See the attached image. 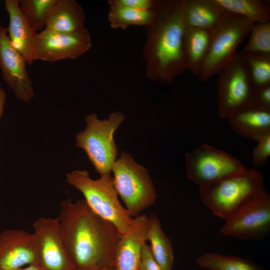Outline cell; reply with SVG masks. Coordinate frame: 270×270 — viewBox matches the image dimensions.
<instances>
[{
	"label": "cell",
	"mask_w": 270,
	"mask_h": 270,
	"mask_svg": "<svg viewBox=\"0 0 270 270\" xmlns=\"http://www.w3.org/2000/svg\"><path fill=\"white\" fill-rule=\"evenodd\" d=\"M124 119L121 112L112 113L108 119L102 120L94 113L87 114L85 128L75 136L76 146L85 152L100 176L112 172L118 156L114 134Z\"/></svg>",
	"instance_id": "5b68a950"
},
{
	"label": "cell",
	"mask_w": 270,
	"mask_h": 270,
	"mask_svg": "<svg viewBox=\"0 0 270 270\" xmlns=\"http://www.w3.org/2000/svg\"><path fill=\"white\" fill-rule=\"evenodd\" d=\"M24 58L12 45L7 29L0 22V68L4 80L20 101L28 102L34 96L32 80Z\"/></svg>",
	"instance_id": "4fadbf2b"
},
{
	"label": "cell",
	"mask_w": 270,
	"mask_h": 270,
	"mask_svg": "<svg viewBox=\"0 0 270 270\" xmlns=\"http://www.w3.org/2000/svg\"><path fill=\"white\" fill-rule=\"evenodd\" d=\"M196 262L210 270H266L248 259L214 252L200 256Z\"/></svg>",
	"instance_id": "cb8c5ba5"
},
{
	"label": "cell",
	"mask_w": 270,
	"mask_h": 270,
	"mask_svg": "<svg viewBox=\"0 0 270 270\" xmlns=\"http://www.w3.org/2000/svg\"><path fill=\"white\" fill-rule=\"evenodd\" d=\"M113 270L112 268H94V269H90V270Z\"/></svg>",
	"instance_id": "836d02e7"
},
{
	"label": "cell",
	"mask_w": 270,
	"mask_h": 270,
	"mask_svg": "<svg viewBox=\"0 0 270 270\" xmlns=\"http://www.w3.org/2000/svg\"><path fill=\"white\" fill-rule=\"evenodd\" d=\"M270 156V133L258 141L252 153V164L256 166L263 165Z\"/></svg>",
	"instance_id": "83f0119b"
},
{
	"label": "cell",
	"mask_w": 270,
	"mask_h": 270,
	"mask_svg": "<svg viewBox=\"0 0 270 270\" xmlns=\"http://www.w3.org/2000/svg\"><path fill=\"white\" fill-rule=\"evenodd\" d=\"M226 119L234 131L248 139L258 142L270 133V109L250 104L235 111Z\"/></svg>",
	"instance_id": "2e32d148"
},
{
	"label": "cell",
	"mask_w": 270,
	"mask_h": 270,
	"mask_svg": "<svg viewBox=\"0 0 270 270\" xmlns=\"http://www.w3.org/2000/svg\"><path fill=\"white\" fill-rule=\"evenodd\" d=\"M140 270H162L152 256L147 243L144 244L142 248Z\"/></svg>",
	"instance_id": "4dcf8cb0"
},
{
	"label": "cell",
	"mask_w": 270,
	"mask_h": 270,
	"mask_svg": "<svg viewBox=\"0 0 270 270\" xmlns=\"http://www.w3.org/2000/svg\"><path fill=\"white\" fill-rule=\"evenodd\" d=\"M6 94L2 87H0V120L3 114L4 105L6 101Z\"/></svg>",
	"instance_id": "1f68e13d"
},
{
	"label": "cell",
	"mask_w": 270,
	"mask_h": 270,
	"mask_svg": "<svg viewBox=\"0 0 270 270\" xmlns=\"http://www.w3.org/2000/svg\"><path fill=\"white\" fill-rule=\"evenodd\" d=\"M252 104L270 109V85L256 90Z\"/></svg>",
	"instance_id": "f546056e"
},
{
	"label": "cell",
	"mask_w": 270,
	"mask_h": 270,
	"mask_svg": "<svg viewBox=\"0 0 270 270\" xmlns=\"http://www.w3.org/2000/svg\"><path fill=\"white\" fill-rule=\"evenodd\" d=\"M185 0H156L146 26L143 50L146 74L150 80L168 84L186 70L183 44L187 28Z\"/></svg>",
	"instance_id": "7a4b0ae2"
},
{
	"label": "cell",
	"mask_w": 270,
	"mask_h": 270,
	"mask_svg": "<svg viewBox=\"0 0 270 270\" xmlns=\"http://www.w3.org/2000/svg\"><path fill=\"white\" fill-rule=\"evenodd\" d=\"M38 265L42 270H76L64 248L58 218L42 217L33 224Z\"/></svg>",
	"instance_id": "7c38bea8"
},
{
	"label": "cell",
	"mask_w": 270,
	"mask_h": 270,
	"mask_svg": "<svg viewBox=\"0 0 270 270\" xmlns=\"http://www.w3.org/2000/svg\"><path fill=\"white\" fill-rule=\"evenodd\" d=\"M57 218L62 240L77 270L112 268L121 234L110 222L94 212L84 200H63Z\"/></svg>",
	"instance_id": "6da1fadb"
},
{
	"label": "cell",
	"mask_w": 270,
	"mask_h": 270,
	"mask_svg": "<svg viewBox=\"0 0 270 270\" xmlns=\"http://www.w3.org/2000/svg\"><path fill=\"white\" fill-rule=\"evenodd\" d=\"M249 34V40L242 52L270 54V22L252 24Z\"/></svg>",
	"instance_id": "4316f807"
},
{
	"label": "cell",
	"mask_w": 270,
	"mask_h": 270,
	"mask_svg": "<svg viewBox=\"0 0 270 270\" xmlns=\"http://www.w3.org/2000/svg\"><path fill=\"white\" fill-rule=\"evenodd\" d=\"M66 176L67 183L82 194L93 212L112 223L121 235L128 231L134 218L120 202L110 174L93 179L88 170H75Z\"/></svg>",
	"instance_id": "277c9868"
},
{
	"label": "cell",
	"mask_w": 270,
	"mask_h": 270,
	"mask_svg": "<svg viewBox=\"0 0 270 270\" xmlns=\"http://www.w3.org/2000/svg\"><path fill=\"white\" fill-rule=\"evenodd\" d=\"M38 264L36 240L34 233L7 229L0 233V270H17Z\"/></svg>",
	"instance_id": "5bb4252c"
},
{
	"label": "cell",
	"mask_w": 270,
	"mask_h": 270,
	"mask_svg": "<svg viewBox=\"0 0 270 270\" xmlns=\"http://www.w3.org/2000/svg\"><path fill=\"white\" fill-rule=\"evenodd\" d=\"M86 19L82 6L74 0H56L47 16L45 28L72 32L84 28Z\"/></svg>",
	"instance_id": "ac0fdd59"
},
{
	"label": "cell",
	"mask_w": 270,
	"mask_h": 270,
	"mask_svg": "<svg viewBox=\"0 0 270 270\" xmlns=\"http://www.w3.org/2000/svg\"><path fill=\"white\" fill-rule=\"evenodd\" d=\"M149 216L142 214L134 218L128 231L116 246L113 270H140L143 247L147 240Z\"/></svg>",
	"instance_id": "9a60e30c"
},
{
	"label": "cell",
	"mask_w": 270,
	"mask_h": 270,
	"mask_svg": "<svg viewBox=\"0 0 270 270\" xmlns=\"http://www.w3.org/2000/svg\"><path fill=\"white\" fill-rule=\"evenodd\" d=\"M245 168L236 158L206 144L186 155L187 176L199 188L240 172Z\"/></svg>",
	"instance_id": "9c48e42d"
},
{
	"label": "cell",
	"mask_w": 270,
	"mask_h": 270,
	"mask_svg": "<svg viewBox=\"0 0 270 270\" xmlns=\"http://www.w3.org/2000/svg\"><path fill=\"white\" fill-rule=\"evenodd\" d=\"M262 174L254 168L199 188L202 202L226 220L265 190Z\"/></svg>",
	"instance_id": "3957f363"
},
{
	"label": "cell",
	"mask_w": 270,
	"mask_h": 270,
	"mask_svg": "<svg viewBox=\"0 0 270 270\" xmlns=\"http://www.w3.org/2000/svg\"><path fill=\"white\" fill-rule=\"evenodd\" d=\"M6 9L9 16L7 34L12 46L25 58L26 63L34 61V44L37 32L29 25L19 7L18 0H6Z\"/></svg>",
	"instance_id": "e0dca14e"
},
{
	"label": "cell",
	"mask_w": 270,
	"mask_h": 270,
	"mask_svg": "<svg viewBox=\"0 0 270 270\" xmlns=\"http://www.w3.org/2000/svg\"><path fill=\"white\" fill-rule=\"evenodd\" d=\"M226 12L214 0H185L184 14L188 26L213 30Z\"/></svg>",
	"instance_id": "ffe728a7"
},
{
	"label": "cell",
	"mask_w": 270,
	"mask_h": 270,
	"mask_svg": "<svg viewBox=\"0 0 270 270\" xmlns=\"http://www.w3.org/2000/svg\"><path fill=\"white\" fill-rule=\"evenodd\" d=\"M149 216L147 240L154 259L162 270H172L174 255L172 242L162 228L159 218L154 214Z\"/></svg>",
	"instance_id": "44dd1931"
},
{
	"label": "cell",
	"mask_w": 270,
	"mask_h": 270,
	"mask_svg": "<svg viewBox=\"0 0 270 270\" xmlns=\"http://www.w3.org/2000/svg\"><path fill=\"white\" fill-rule=\"evenodd\" d=\"M252 24L241 16L225 12L212 30L208 52L198 76L201 82L218 74L230 62L236 48L249 34Z\"/></svg>",
	"instance_id": "52a82bcc"
},
{
	"label": "cell",
	"mask_w": 270,
	"mask_h": 270,
	"mask_svg": "<svg viewBox=\"0 0 270 270\" xmlns=\"http://www.w3.org/2000/svg\"><path fill=\"white\" fill-rule=\"evenodd\" d=\"M17 270H42L38 264H32L25 266Z\"/></svg>",
	"instance_id": "d6a6232c"
},
{
	"label": "cell",
	"mask_w": 270,
	"mask_h": 270,
	"mask_svg": "<svg viewBox=\"0 0 270 270\" xmlns=\"http://www.w3.org/2000/svg\"><path fill=\"white\" fill-rule=\"evenodd\" d=\"M248 65L256 90L270 85V54L238 52Z\"/></svg>",
	"instance_id": "d4e9b609"
},
{
	"label": "cell",
	"mask_w": 270,
	"mask_h": 270,
	"mask_svg": "<svg viewBox=\"0 0 270 270\" xmlns=\"http://www.w3.org/2000/svg\"><path fill=\"white\" fill-rule=\"evenodd\" d=\"M56 0H20V9L30 26L36 32L45 28L47 16Z\"/></svg>",
	"instance_id": "484cf974"
},
{
	"label": "cell",
	"mask_w": 270,
	"mask_h": 270,
	"mask_svg": "<svg viewBox=\"0 0 270 270\" xmlns=\"http://www.w3.org/2000/svg\"><path fill=\"white\" fill-rule=\"evenodd\" d=\"M92 46L86 28L64 32L44 28L37 33L34 44V60L54 62L75 59L90 50Z\"/></svg>",
	"instance_id": "8fae6325"
},
{
	"label": "cell",
	"mask_w": 270,
	"mask_h": 270,
	"mask_svg": "<svg viewBox=\"0 0 270 270\" xmlns=\"http://www.w3.org/2000/svg\"><path fill=\"white\" fill-rule=\"evenodd\" d=\"M152 15V10H143L116 4H109L108 20L114 29L126 30L130 26H146Z\"/></svg>",
	"instance_id": "603a6c76"
},
{
	"label": "cell",
	"mask_w": 270,
	"mask_h": 270,
	"mask_svg": "<svg viewBox=\"0 0 270 270\" xmlns=\"http://www.w3.org/2000/svg\"><path fill=\"white\" fill-rule=\"evenodd\" d=\"M212 30L187 26L183 52L186 68L198 76L206 58Z\"/></svg>",
	"instance_id": "d6986e66"
},
{
	"label": "cell",
	"mask_w": 270,
	"mask_h": 270,
	"mask_svg": "<svg viewBox=\"0 0 270 270\" xmlns=\"http://www.w3.org/2000/svg\"><path fill=\"white\" fill-rule=\"evenodd\" d=\"M224 220L220 228L224 236L244 240L262 238L270 230V196L264 190Z\"/></svg>",
	"instance_id": "30bf717a"
},
{
	"label": "cell",
	"mask_w": 270,
	"mask_h": 270,
	"mask_svg": "<svg viewBox=\"0 0 270 270\" xmlns=\"http://www.w3.org/2000/svg\"><path fill=\"white\" fill-rule=\"evenodd\" d=\"M156 0H110L108 4H116L143 10H151Z\"/></svg>",
	"instance_id": "f1b7e54d"
},
{
	"label": "cell",
	"mask_w": 270,
	"mask_h": 270,
	"mask_svg": "<svg viewBox=\"0 0 270 270\" xmlns=\"http://www.w3.org/2000/svg\"><path fill=\"white\" fill-rule=\"evenodd\" d=\"M224 10L241 16L251 23L270 22V7L258 0H214Z\"/></svg>",
	"instance_id": "7402d4cb"
},
{
	"label": "cell",
	"mask_w": 270,
	"mask_h": 270,
	"mask_svg": "<svg viewBox=\"0 0 270 270\" xmlns=\"http://www.w3.org/2000/svg\"><path fill=\"white\" fill-rule=\"evenodd\" d=\"M112 172L116 190L132 218L153 205L157 198L148 170L126 152H122Z\"/></svg>",
	"instance_id": "8992f818"
},
{
	"label": "cell",
	"mask_w": 270,
	"mask_h": 270,
	"mask_svg": "<svg viewBox=\"0 0 270 270\" xmlns=\"http://www.w3.org/2000/svg\"><path fill=\"white\" fill-rule=\"evenodd\" d=\"M218 74V113L221 118L226 119L235 111L252 104L256 88L248 67L238 52Z\"/></svg>",
	"instance_id": "ba28073f"
}]
</instances>
